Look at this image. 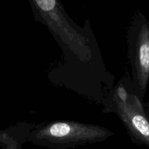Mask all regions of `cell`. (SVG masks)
<instances>
[{"label": "cell", "instance_id": "6da1fadb", "mask_svg": "<svg viewBox=\"0 0 149 149\" xmlns=\"http://www.w3.org/2000/svg\"><path fill=\"white\" fill-rule=\"evenodd\" d=\"M36 21L45 25L70 58L87 63L93 59V45L87 29L67 14L60 0H29Z\"/></svg>", "mask_w": 149, "mask_h": 149}, {"label": "cell", "instance_id": "8992f818", "mask_svg": "<svg viewBox=\"0 0 149 149\" xmlns=\"http://www.w3.org/2000/svg\"><path fill=\"white\" fill-rule=\"evenodd\" d=\"M144 107H145V111L146 113L147 116L149 118V100H148V102L146 103V104H144Z\"/></svg>", "mask_w": 149, "mask_h": 149}, {"label": "cell", "instance_id": "3957f363", "mask_svg": "<svg viewBox=\"0 0 149 149\" xmlns=\"http://www.w3.org/2000/svg\"><path fill=\"white\" fill-rule=\"evenodd\" d=\"M103 111L115 113L123 123L132 142L149 148V118L144 103L134 93L129 75L110 91Z\"/></svg>", "mask_w": 149, "mask_h": 149}, {"label": "cell", "instance_id": "277c9868", "mask_svg": "<svg viewBox=\"0 0 149 149\" xmlns=\"http://www.w3.org/2000/svg\"><path fill=\"white\" fill-rule=\"evenodd\" d=\"M127 42L132 88L143 103L149 83V21L141 11H137L132 17Z\"/></svg>", "mask_w": 149, "mask_h": 149}, {"label": "cell", "instance_id": "7a4b0ae2", "mask_svg": "<svg viewBox=\"0 0 149 149\" xmlns=\"http://www.w3.org/2000/svg\"><path fill=\"white\" fill-rule=\"evenodd\" d=\"M113 132L106 127L77 121L58 120L42 124L31 131L28 141L52 149H68L106 141Z\"/></svg>", "mask_w": 149, "mask_h": 149}, {"label": "cell", "instance_id": "5b68a950", "mask_svg": "<svg viewBox=\"0 0 149 149\" xmlns=\"http://www.w3.org/2000/svg\"><path fill=\"white\" fill-rule=\"evenodd\" d=\"M20 127H14L0 131V149H21L18 138Z\"/></svg>", "mask_w": 149, "mask_h": 149}]
</instances>
